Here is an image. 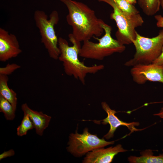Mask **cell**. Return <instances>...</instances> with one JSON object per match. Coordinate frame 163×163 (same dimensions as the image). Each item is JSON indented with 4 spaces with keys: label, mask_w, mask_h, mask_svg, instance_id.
<instances>
[{
    "label": "cell",
    "mask_w": 163,
    "mask_h": 163,
    "mask_svg": "<svg viewBox=\"0 0 163 163\" xmlns=\"http://www.w3.org/2000/svg\"><path fill=\"white\" fill-rule=\"evenodd\" d=\"M130 4L134 5L137 2L136 0H126Z\"/></svg>",
    "instance_id": "cb8c5ba5"
},
{
    "label": "cell",
    "mask_w": 163,
    "mask_h": 163,
    "mask_svg": "<svg viewBox=\"0 0 163 163\" xmlns=\"http://www.w3.org/2000/svg\"><path fill=\"white\" fill-rule=\"evenodd\" d=\"M154 17L156 21V26L158 27L163 28V16L158 14L155 15Z\"/></svg>",
    "instance_id": "44dd1931"
},
{
    "label": "cell",
    "mask_w": 163,
    "mask_h": 163,
    "mask_svg": "<svg viewBox=\"0 0 163 163\" xmlns=\"http://www.w3.org/2000/svg\"><path fill=\"white\" fill-rule=\"evenodd\" d=\"M139 7L148 16L154 15L160 10V0H138Z\"/></svg>",
    "instance_id": "9a60e30c"
},
{
    "label": "cell",
    "mask_w": 163,
    "mask_h": 163,
    "mask_svg": "<svg viewBox=\"0 0 163 163\" xmlns=\"http://www.w3.org/2000/svg\"><path fill=\"white\" fill-rule=\"evenodd\" d=\"M67 7V23L72 27V34L79 41L90 40L93 37H100L104 30L94 11L82 2L73 0H60Z\"/></svg>",
    "instance_id": "6da1fadb"
},
{
    "label": "cell",
    "mask_w": 163,
    "mask_h": 163,
    "mask_svg": "<svg viewBox=\"0 0 163 163\" xmlns=\"http://www.w3.org/2000/svg\"><path fill=\"white\" fill-rule=\"evenodd\" d=\"M127 151L124 149L121 144L106 149L97 148L87 153L83 162L110 163L112 161L114 157L117 154Z\"/></svg>",
    "instance_id": "8fae6325"
},
{
    "label": "cell",
    "mask_w": 163,
    "mask_h": 163,
    "mask_svg": "<svg viewBox=\"0 0 163 163\" xmlns=\"http://www.w3.org/2000/svg\"><path fill=\"white\" fill-rule=\"evenodd\" d=\"M141 156H131L128 160L132 163H163V155L161 154L158 156L153 155L152 151L150 149L144 150L140 152Z\"/></svg>",
    "instance_id": "5bb4252c"
},
{
    "label": "cell",
    "mask_w": 163,
    "mask_h": 163,
    "mask_svg": "<svg viewBox=\"0 0 163 163\" xmlns=\"http://www.w3.org/2000/svg\"><path fill=\"white\" fill-rule=\"evenodd\" d=\"M162 153L161 154L163 155V150H162Z\"/></svg>",
    "instance_id": "484cf974"
},
{
    "label": "cell",
    "mask_w": 163,
    "mask_h": 163,
    "mask_svg": "<svg viewBox=\"0 0 163 163\" xmlns=\"http://www.w3.org/2000/svg\"><path fill=\"white\" fill-rule=\"evenodd\" d=\"M67 151L76 156H81L92 150L113 144L114 141H107L104 138L100 139L96 135L91 134L85 128L82 134L72 133L69 136Z\"/></svg>",
    "instance_id": "52a82bcc"
},
{
    "label": "cell",
    "mask_w": 163,
    "mask_h": 163,
    "mask_svg": "<svg viewBox=\"0 0 163 163\" xmlns=\"http://www.w3.org/2000/svg\"><path fill=\"white\" fill-rule=\"evenodd\" d=\"M24 114L21 123L17 128V135L20 136L26 135L28 130L34 128L29 116L26 113Z\"/></svg>",
    "instance_id": "ac0fdd59"
},
{
    "label": "cell",
    "mask_w": 163,
    "mask_h": 163,
    "mask_svg": "<svg viewBox=\"0 0 163 163\" xmlns=\"http://www.w3.org/2000/svg\"><path fill=\"white\" fill-rule=\"evenodd\" d=\"M34 18L40 31L41 42L47 50L49 56L53 59L57 60L60 52L54 26L59 20L58 13L56 11H53L48 19L45 12L37 10L35 11Z\"/></svg>",
    "instance_id": "8992f818"
},
{
    "label": "cell",
    "mask_w": 163,
    "mask_h": 163,
    "mask_svg": "<svg viewBox=\"0 0 163 163\" xmlns=\"http://www.w3.org/2000/svg\"><path fill=\"white\" fill-rule=\"evenodd\" d=\"M117 6L121 11L127 14L136 15L139 12L133 5L129 3L126 0H112Z\"/></svg>",
    "instance_id": "e0dca14e"
},
{
    "label": "cell",
    "mask_w": 163,
    "mask_h": 163,
    "mask_svg": "<svg viewBox=\"0 0 163 163\" xmlns=\"http://www.w3.org/2000/svg\"><path fill=\"white\" fill-rule=\"evenodd\" d=\"M154 116H158L160 118L163 119V107L161 108L159 112L154 114Z\"/></svg>",
    "instance_id": "603a6c76"
},
{
    "label": "cell",
    "mask_w": 163,
    "mask_h": 163,
    "mask_svg": "<svg viewBox=\"0 0 163 163\" xmlns=\"http://www.w3.org/2000/svg\"><path fill=\"white\" fill-rule=\"evenodd\" d=\"M0 111L2 112L7 120H13L15 111L10 103L0 94Z\"/></svg>",
    "instance_id": "2e32d148"
},
{
    "label": "cell",
    "mask_w": 163,
    "mask_h": 163,
    "mask_svg": "<svg viewBox=\"0 0 163 163\" xmlns=\"http://www.w3.org/2000/svg\"><path fill=\"white\" fill-rule=\"evenodd\" d=\"M133 43L136 53L133 58L125 63L127 66L139 64L152 63L161 54L163 47V29L155 37L149 38L141 36L137 32Z\"/></svg>",
    "instance_id": "277c9868"
},
{
    "label": "cell",
    "mask_w": 163,
    "mask_h": 163,
    "mask_svg": "<svg viewBox=\"0 0 163 163\" xmlns=\"http://www.w3.org/2000/svg\"><path fill=\"white\" fill-rule=\"evenodd\" d=\"M101 25L104 34L101 38L97 39L98 43L90 40L83 42L79 56L85 58L102 60L105 57L116 53H121L125 51L126 47L117 40L111 36V27L102 20Z\"/></svg>",
    "instance_id": "3957f363"
},
{
    "label": "cell",
    "mask_w": 163,
    "mask_h": 163,
    "mask_svg": "<svg viewBox=\"0 0 163 163\" xmlns=\"http://www.w3.org/2000/svg\"><path fill=\"white\" fill-rule=\"evenodd\" d=\"M21 66L15 63H8L4 67L0 68V74L8 75H10Z\"/></svg>",
    "instance_id": "d6986e66"
},
{
    "label": "cell",
    "mask_w": 163,
    "mask_h": 163,
    "mask_svg": "<svg viewBox=\"0 0 163 163\" xmlns=\"http://www.w3.org/2000/svg\"><path fill=\"white\" fill-rule=\"evenodd\" d=\"M152 63L163 65V47L161 54Z\"/></svg>",
    "instance_id": "7402d4cb"
},
{
    "label": "cell",
    "mask_w": 163,
    "mask_h": 163,
    "mask_svg": "<svg viewBox=\"0 0 163 163\" xmlns=\"http://www.w3.org/2000/svg\"><path fill=\"white\" fill-rule=\"evenodd\" d=\"M69 39L72 46H69L65 39L58 38V46L60 54L58 59L62 63L65 73L72 76L79 80L83 84L85 82V78L88 74H95L103 69L104 66L102 64L87 66L84 62H81L78 56L81 47V42L76 40L72 34L68 35Z\"/></svg>",
    "instance_id": "7a4b0ae2"
},
{
    "label": "cell",
    "mask_w": 163,
    "mask_h": 163,
    "mask_svg": "<svg viewBox=\"0 0 163 163\" xmlns=\"http://www.w3.org/2000/svg\"><path fill=\"white\" fill-rule=\"evenodd\" d=\"M160 4L163 10V0H160Z\"/></svg>",
    "instance_id": "d4e9b609"
},
{
    "label": "cell",
    "mask_w": 163,
    "mask_h": 163,
    "mask_svg": "<svg viewBox=\"0 0 163 163\" xmlns=\"http://www.w3.org/2000/svg\"><path fill=\"white\" fill-rule=\"evenodd\" d=\"M21 109L24 113L29 116L36 133L42 136L44 130L48 126L51 117L42 111L38 112L31 109L26 103L22 105Z\"/></svg>",
    "instance_id": "7c38bea8"
},
{
    "label": "cell",
    "mask_w": 163,
    "mask_h": 163,
    "mask_svg": "<svg viewBox=\"0 0 163 163\" xmlns=\"http://www.w3.org/2000/svg\"><path fill=\"white\" fill-rule=\"evenodd\" d=\"M8 75L0 74V94L12 105L16 111L17 105V94L8 85Z\"/></svg>",
    "instance_id": "4fadbf2b"
},
{
    "label": "cell",
    "mask_w": 163,
    "mask_h": 163,
    "mask_svg": "<svg viewBox=\"0 0 163 163\" xmlns=\"http://www.w3.org/2000/svg\"><path fill=\"white\" fill-rule=\"evenodd\" d=\"M132 67L130 73L133 81L137 84L142 85L147 81L163 83V65L152 63Z\"/></svg>",
    "instance_id": "ba28073f"
},
{
    "label": "cell",
    "mask_w": 163,
    "mask_h": 163,
    "mask_svg": "<svg viewBox=\"0 0 163 163\" xmlns=\"http://www.w3.org/2000/svg\"><path fill=\"white\" fill-rule=\"evenodd\" d=\"M101 106L103 109L106 112L107 116L106 118L100 121L104 125L109 124L110 129L108 132L105 135L103 138L107 139L112 138L114 133L117 129L120 126H125L127 127L131 133L134 131H140L142 129H136L135 126H138L139 123L138 122H133L127 123L120 120L115 115L117 113L114 110L111 109L109 105L105 102H102Z\"/></svg>",
    "instance_id": "30bf717a"
},
{
    "label": "cell",
    "mask_w": 163,
    "mask_h": 163,
    "mask_svg": "<svg viewBox=\"0 0 163 163\" xmlns=\"http://www.w3.org/2000/svg\"><path fill=\"white\" fill-rule=\"evenodd\" d=\"M98 0L107 3L113 9L110 17L115 21L118 27L115 34L117 40L124 45L133 43L137 32L136 28L142 26L144 23L140 14L132 15L124 12L112 0Z\"/></svg>",
    "instance_id": "5b68a950"
},
{
    "label": "cell",
    "mask_w": 163,
    "mask_h": 163,
    "mask_svg": "<svg viewBox=\"0 0 163 163\" xmlns=\"http://www.w3.org/2000/svg\"><path fill=\"white\" fill-rule=\"evenodd\" d=\"M15 154L14 151L12 149L7 151H5L0 155V160L6 158L13 156Z\"/></svg>",
    "instance_id": "ffe728a7"
},
{
    "label": "cell",
    "mask_w": 163,
    "mask_h": 163,
    "mask_svg": "<svg viewBox=\"0 0 163 163\" xmlns=\"http://www.w3.org/2000/svg\"><path fill=\"white\" fill-rule=\"evenodd\" d=\"M22 52L16 36L0 28V61L5 62Z\"/></svg>",
    "instance_id": "9c48e42d"
}]
</instances>
